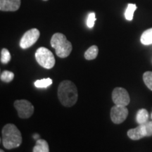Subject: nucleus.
Listing matches in <instances>:
<instances>
[{"instance_id": "1", "label": "nucleus", "mask_w": 152, "mask_h": 152, "mask_svg": "<svg viewBox=\"0 0 152 152\" xmlns=\"http://www.w3.org/2000/svg\"><path fill=\"white\" fill-rule=\"evenodd\" d=\"M57 94L61 104L66 107H71L75 105L78 98L77 87L70 80H64L60 83Z\"/></svg>"}, {"instance_id": "2", "label": "nucleus", "mask_w": 152, "mask_h": 152, "mask_svg": "<svg viewBox=\"0 0 152 152\" xmlns=\"http://www.w3.org/2000/svg\"><path fill=\"white\" fill-rule=\"evenodd\" d=\"M2 144L7 149H13L20 147L22 136L20 130L14 124L5 125L2 129Z\"/></svg>"}, {"instance_id": "3", "label": "nucleus", "mask_w": 152, "mask_h": 152, "mask_svg": "<svg viewBox=\"0 0 152 152\" xmlns=\"http://www.w3.org/2000/svg\"><path fill=\"white\" fill-rule=\"evenodd\" d=\"M51 46L55 49L56 54L59 58H64L69 56L73 49L71 42L64 34L56 33L52 35L50 41Z\"/></svg>"}, {"instance_id": "4", "label": "nucleus", "mask_w": 152, "mask_h": 152, "mask_svg": "<svg viewBox=\"0 0 152 152\" xmlns=\"http://www.w3.org/2000/svg\"><path fill=\"white\" fill-rule=\"evenodd\" d=\"M35 58L42 67L51 69L55 65V58L50 50L45 47H39L35 52Z\"/></svg>"}, {"instance_id": "5", "label": "nucleus", "mask_w": 152, "mask_h": 152, "mask_svg": "<svg viewBox=\"0 0 152 152\" xmlns=\"http://www.w3.org/2000/svg\"><path fill=\"white\" fill-rule=\"evenodd\" d=\"M14 106L18 112V115L20 118H29L34 113V106L28 100L20 99L15 101Z\"/></svg>"}, {"instance_id": "6", "label": "nucleus", "mask_w": 152, "mask_h": 152, "mask_svg": "<svg viewBox=\"0 0 152 152\" xmlns=\"http://www.w3.org/2000/svg\"><path fill=\"white\" fill-rule=\"evenodd\" d=\"M40 33L37 28H33L24 33L20 40V47L22 49H28L35 44L39 39Z\"/></svg>"}, {"instance_id": "7", "label": "nucleus", "mask_w": 152, "mask_h": 152, "mask_svg": "<svg viewBox=\"0 0 152 152\" xmlns=\"http://www.w3.org/2000/svg\"><path fill=\"white\" fill-rule=\"evenodd\" d=\"M112 100L115 105L127 106L130 104V98L128 91L123 87H115L112 92Z\"/></svg>"}, {"instance_id": "8", "label": "nucleus", "mask_w": 152, "mask_h": 152, "mask_svg": "<svg viewBox=\"0 0 152 152\" xmlns=\"http://www.w3.org/2000/svg\"><path fill=\"white\" fill-rule=\"evenodd\" d=\"M128 115V110L126 106L115 105L111 108V118L115 124H121L124 122Z\"/></svg>"}, {"instance_id": "9", "label": "nucleus", "mask_w": 152, "mask_h": 152, "mask_svg": "<svg viewBox=\"0 0 152 152\" xmlns=\"http://www.w3.org/2000/svg\"><path fill=\"white\" fill-rule=\"evenodd\" d=\"M128 136L132 140H139L147 137V131L144 124L139 125L135 128L130 129L128 131Z\"/></svg>"}, {"instance_id": "10", "label": "nucleus", "mask_w": 152, "mask_h": 152, "mask_svg": "<svg viewBox=\"0 0 152 152\" xmlns=\"http://www.w3.org/2000/svg\"><path fill=\"white\" fill-rule=\"evenodd\" d=\"M20 0H0L1 11H16L20 7Z\"/></svg>"}, {"instance_id": "11", "label": "nucleus", "mask_w": 152, "mask_h": 152, "mask_svg": "<svg viewBox=\"0 0 152 152\" xmlns=\"http://www.w3.org/2000/svg\"><path fill=\"white\" fill-rule=\"evenodd\" d=\"M33 152H49V144L46 140L38 139L36 141V144L33 149Z\"/></svg>"}, {"instance_id": "12", "label": "nucleus", "mask_w": 152, "mask_h": 152, "mask_svg": "<svg viewBox=\"0 0 152 152\" xmlns=\"http://www.w3.org/2000/svg\"><path fill=\"white\" fill-rule=\"evenodd\" d=\"M149 113L146 109H142L139 110L137 113L136 120L139 125L144 124L149 121Z\"/></svg>"}, {"instance_id": "13", "label": "nucleus", "mask_w": 152, "mask_h": 152, "mask_svg": "<svg viewBox=\"0 0 152 152\" xmlns=\"http://www.w3.org/2000/svg\"><path fill=\"white\" fill-rule=\"evenodd\" d=\"M99 53V49L97 46L96 45H93V46L90 47L86 52H85V58L87 60H93L97 57Z\"/></svg>"}, {"instance_id": "14", "label": "nucleus", "mask_w": 152, "mask_h": 152, "mask_svg": "<svg viewBox=\"0 0 152 152\" xmlns=\"http://www.w3.org/2000/svg\"><path fill=\"white\" fill-rule=\"evenodd\" d=\"M140 41L144 45H152V28L144 32L140 37Z\"/></svg>"}, {"instance_id": "15", "label": "nucleus", "mask_w": 152, "mask_h": 152, "mask_svg": "<svg viewBox=\"0 0 152 152\" xmlns=\"http://www.w3.org/2000/svg\"><path fill=\"white\" fill-rule=\"evenodd\" d=\"M137 9V5L134 4H128V7L125 12V18L128 20H132L134 16V13Z\"/></svg>"}, {"instance_id": "16", "label": "nucleus", "mask_w": 152, "mask_h": 152, "mask_svg": "<svg viewBox=\"0 0 152 152\" xmlns=\"http://www.w3.org/2000/svg\"><path fill=\"white\" fill-rule=\"evenodd\" d=\"M52 80L51 78H44L42 80H37L35 82V86L37 88H47L52 84Z\"/></svg>"}, {"instance_id": "17", "label": "nucleus", "mask_w": 152, "mask_h": 152, "mask_svg": "<svg viewBox=\"0 0 152 152\" xmlns=\"http://www.w3.org/2000/svg\"><path fill=\"white\" fill-rule=\"evenodd\" d=\"M143 80L150 90L152 91V72L147 71L143 74Z\"/></svg>"}, {"instance_id": "18", "label": "nucleus", "mask_w": 152, "mask_h": 152, "mask_svg": "<svg viewBox=\"0 0 152 152\" xmlns=\"http://www.w3.org/2000/svg\"><path fill=\"white\" fill-rule=\"evenodd\" d=\"M0 78L1 81L5 82V83H10L14 78V73L9 71H4L1 73Z\"/></svg>"}, {"instance_id": "19", "label": "nucleus", "mask_w": 152, "mask_h": 152, "mask_svg": "<svg viewBox=\"0 0 152 152\" xmlns=\"http://www.w3.org/2000/svg\"><path fill=\"white\" fill-rule=\"evenodd\" d=\"M11 61V54L9 50L3 48L1 50V62L4 64H9Z\"/></svg>"}, {"instance_id": "20", "label": "nucleus", "mask_w": 152, "mask_h": 152, "mask_svg": "<svg viewBox=\"0 0 152 152\" xmlns=\"http://www.w3.org/2000/svg\"><path fill=\"white\" fill-rule=\"evenodd\" d=\"M96 16H95V13L92 12L89 14L88 17H87V26L89 28H92L94 26V23L96 21Z\"/></svg>"}, {"instance_id": "21", "label": "nucleus", "mask_w": 152, "mask_h": 152, "mask_svg": "<svg viewBox=\"0 0 152 152\" xmlns=\"http://www.w3.org/2000/svg\"><path fill=\"white\" fill-rule=\"evenodd\" d=\"M147 131V137L152 136V121H149L144 123Z\"/></svg>"}, {"instance_id": "22", "label": "nucleus", "mask_w": 152, "mask_h": 152, "mask_svg": "<svg viewBox=\"0 0 152 152\" xmlns=\"http://www.w3.org/2000/svg\"><path fill=\"white\" fill-rule=\"evenodd\" d=\"M33 137H34V139H35V140H38V138H39V135H38V134H35V135L33 136Z\"/></svg>"}, {"instance_id": "23", "label": "nucleus", "mask_w": 152, "mask_h": 152, "mask_svg": "<svg viewBox=\"0 0 152 152\" xmlns=\"http://www.w3.org/2000/svg\"><path fill=\"white\" fill-rule=\"evenodd\" d=\"M43 1H48V0H43Z\"/></svg>"}, {"instance_id": "24", "label": "nucleus", "mask_w": 152, "mask_h": 152, "mask_svg": "<svg viewBox=\"0 0 152 152\" xmlns=\"http://www.w3.org/2000/svg\"><path fill=\"white\" fill-rule=\"evenodd\" d=\"M151 118H152V113H151Z\"/></svg>"}]
</instances>
